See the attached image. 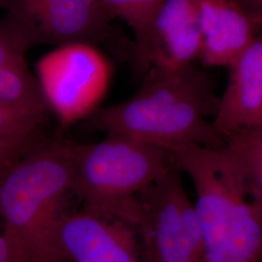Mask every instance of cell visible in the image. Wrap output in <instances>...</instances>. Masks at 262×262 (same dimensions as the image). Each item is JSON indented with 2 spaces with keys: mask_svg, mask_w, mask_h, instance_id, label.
Returning <instances> with one entry per match:
<instances>
[{
  "mask_svg": "<svg viewBox=\"0 0 262 262\" xmlns=\"http://www.w3.org/2000/svg\"><path fill=\"white\" fill-rule=\"evenodd\" d=\"M74 145L44 139L0 173V217L10 262H59L57 228L73 190Z\"/></svg>",
  "mask_w": 262,
  "mask_h": 262,
  "instance_id": "cell-2",
  "label": "cell"
},
{
  "mask_svg": "<svg viewBox=\"0 0 262 262\" xmlns=\"http://www.w3.org/2000/svg\"><path fill=\"white\" fill-rule=\"evenodd\" d=\"M225 93L219 98L213 126L225 139L255 128L262 112V29L243 53L227 67Z\"/></svg>",
  "mask_w": 262,
  "mask_h": 262,
  "instance_id": "cell-8",
  "label": "cell"
},
{
  "mask_svg": "<svg viewBox=\"0 0 262 262\" xmlns=\"http://www.w3.org/2000/svg\"><path fill=\"white\" fill-rule=\"evenodd\" d=\"M165 0H101L113 19L120 18L131 28L134 68L137 75H145L150 68L155 21Z\"/></svg>",
  "mask_w": 262,
  "mask_h": 262,
  "instance_id": "cell-13",
  "label": "cell"
},
{
  "mask_svg": "<svg viewBox=\"0 0 262 262\" xmlns=\"http://www.w3.org/2000/svg\"><path fill=\"white\" fill-rule=\"evenodd\" d=\"M142 262H155L152 261L150 258H149V257H147V256H144V259H143V261Z\"/></svg>",
  "mask_w": 262,
  "mask_h": 262,
  "instance_id": "cell-21",
  "label": "cell"
},
{
  "mask_svg": "<svg viewBox=\"0 0 262 262\" xmlns=\"http://www.w3.org/2000/svg\"><path fill=\"white\" fill-rule=\"evenodd\" d=\"M106 135L95 144L74 145L72 192L84 200L89 212L135 225L137 195L174 166L172 156L145 141Z\"/></svg>",
  "mask_w": 262,
  "mask_h": 262,
  "instance_id": "cell-4",
  "label": "cell"
},
{
  "mask_svg": "<svg viewBox=\"0 0 262 262\" xmlns=\"http://www.w3.org/2000/svg\"><path fill=\"white\" fill-rule=\"evenodd\" d=\"M197 0H165L155 21L151 66L180 68L200 59Z\"/></svg>",
  "mask_w": 262,
  "mask_h": 262,
  "instance_id": "cell-12",
  "label": "cell"
},
{
  "mask_svg": "<svg viewBox=\"0 0 262 262\" xmlns=\"http://www.w3.org/2000/svg\"><path fill=\"white\" fill-rule=\"evenodd\" d=\"M225 147L233 157L252 194L262 202V130L239 131L225 138Z\"/></svg>",
  "mask_w": 262,
  "mask_h": 262,
  "instance_id": "cell-14",
  "label": "cell"
},
{
  "mask_svg": "<svg viewBox=\"0 0 262 262\" xmlns=\"http://www.w3.org/2000/svg\"><path fill=\"white\" fill-rule=\"evenodd\" d=\"M5 9L33 46L95 44L111 31L112 16L101 0H8Z\"/></svg>",
  "mask_w": 262,
  "mask_h": 262,
  "instance_id": "cell-6",
  "label": "cell"
},
{
  "mask_svg": "<svg viewBox=\"0 0 262 262\" xmlns=\"http://www.w3.org/2000/svg\"><path fill=\"white\" fill-rule=\"evenodd\" d=\"M170 154L195 189L204 240L202 262H258L262 202L252 194L229 150L190 145Z\"/></svg>",
  "mask_w": 262,
  "mask_h": 262,
  "instance_id": "cell-3",
  "label": "cell"
},
{
  "mask_svg": "<svg viewBox=\"0 0 262 262\" xmlns=\"http://www.w3.org/2000/svg\"><path fill=\"white\" fill-rule=\"evenodd\" d=\"M45 139L42 132L28 136H0V173L13 161Z\"/></svg>",
  "mask_w": 262,
  "mask_h": 262,
  "instance_id": "cell-16",
  "label": "cell"
},
{
  "mask_svg": "<svg viewBox=\"0 0 262 262\" xmlns=\"http://www.w3.org/2000/svg\"><path fill=\"white\" fill-rule=\"evenodd\" d=\"M244 10L262 28V0H237Z\"/></svg>",
  "mask_w": 262,
  "mask_h": 262,
  "instance_id": "cell-17",
  "label": "cell"
},
{
  "mask_svg": "<svg viewBox=\"0 0 262 262\" xmlns=\"http://www.w3.org/2000/svg\"><path fill=\"white\" fill-rule=\"evenodd\" d=\"M258 262H262V244L261 248H260V252H259V256H258Z\"/></svg>",
  "mask_w": 262,
  "mask_h": 262,
  "instance_id": "cell-22",
  "label": "cell"
},
{
  "mask_svg": "<svg viewBox=\"0 0 262 262\" xmlns=\"http://www.w3.org/2000/svg\"><path fill=\"white\" fill-rule=\"evenodd\" d=\"M185 191L175 164L137 195L139 227L145 255L155 262H196L180 210Z\"/></svg>",
  "mask_w": 262,
  "mask_h": 262,
  "instance_id": "cell-7",
  "label": "cell"
},
{
  "mask_svg": "<svg viewBox=\"0 0 262 262\" xmlns=\"http://www.w3.org/2000/svg\"><path fill=\"white\" fill-rule=\"evenodd\" d=\"M7 3H8V0H0V9L1 8H6L7 6Z\"/></svg>",
  "mask_w": 262,
  "mask_h": 262,
  "instance_id": "cell-19",
  "label": "cell"
},
{
  "mask_svg": "<svg viewBox=\"0 0 262 262\" xmlns=\"http://www.w3.org/2000/svg\"><path fill=\"white\" fill-rule=\"evenodd\" d=\"M48 116L24 112L0 102V136H28L41 132Z\"/></svg>",
  "mask_w": 262,
  "mask_h": 262,
  "instance_id": "cell-15",
  "label": "cell"
},
{
  "mask_svg": "<svg viewBox=\"0 0 262 262\" xmlns=\"http://www.w3.org/2000/svg\"><path fill=\"white\" fill-rule=\"evenodd\" d=\"M256 129H259V130H262V112L261 116H260V120H259V122H258V125L255 127Z\"/></svg>",
  "mask_w": 262,
  "mask_h": 262,
  "instance_id": "cell-20",
  "label": "cell"
},
{
  "mask_svg": "<svg viewBox=\"0 0 262 262\" xmlns=\"http://www.w3.org/2000/svg\"><path fill=\"white\" fill-rule=\"evenodd\" d=\"M204 66L228 67L262 28L237 0H197Z\"/></svg>",
  "mask_w": 262,
  "mask_h": 262,
  "instance_id": "cell-10",
  "label": "cell"
},
{
  "mask_svg": "<svg viewBox=\"0 0 262 262\" xmlns=\"http://www.w3.org/2000/svg\"><path fill=\"white\" fill-rule=\"evenodd\" d=\"M219 104L214 84L193 64L151 66L129 99L97 109L89 118L96 129L120 134L170 150L190 145L225 147L210 116Z\"/></svg>",
  "mask_w": 262,
  "mask_h": 262,
  "instance_id": "cell-1",
  "label": "cell"
},
{
  "mask_svg": "<svg viewBox=\"0 0 262 262\" xmlns=\"http://www.w3.org/2000/svg\"><path fill=\"white\" fill-rule=\"evenodd\" d=\"M56 239L62 258L74 262H142L127 230L89 211L62 215Z\"/></svg>",
  "mask_w": 262,
  "mask_h": 262,
  "instance_id": "cell-9",
  "label": "cell"
},
{
  "mask_svg": "<svg viewBox=\"0 0 262 262\" xmlns=\"http://www.w3.org/2000/svg\"><path fill=\"white\" fill-rule=\"evenodd\" d=\"M0 262H10L8 246L2 233H0Z\"/></svg>",
  "mask_w": 262,
  "mask_h": 262,
  "instance_id": "cell-18",
  "label": "cell"
},
{
  "mask_svg": "<svg viewBox=\"0 0 262 262\" xmlns=\"http://www.w3.org/2000/svg\"><path fill=\"white\" fill-rule=\"evenodd\" d=\"M35 76L50 112L66 127L97 110L109 88L111 67L94 44L75 42L42 56Z\"/></svg>",
  "mask_w": 262,
  "mask_h": 262,
  "instance_id": "cell-5",
  "label": "cell"
},
{
  "mask_svg": "<svg viewBox=\"0 0 262 262\" xmlns=\"http://www.w3.org/2000/svg\"><path fill=\"white\" fill-rule=\"evenodd\" d=\"M32 42L5 16L0 19V102L24 112L48 116L49 107L26 56Z\"/></svg>",
  "mask_w": 262,
  "mask_h": 262,
  "instance_id": "cell-11",
  "label": "cell"
}]
</instances>
